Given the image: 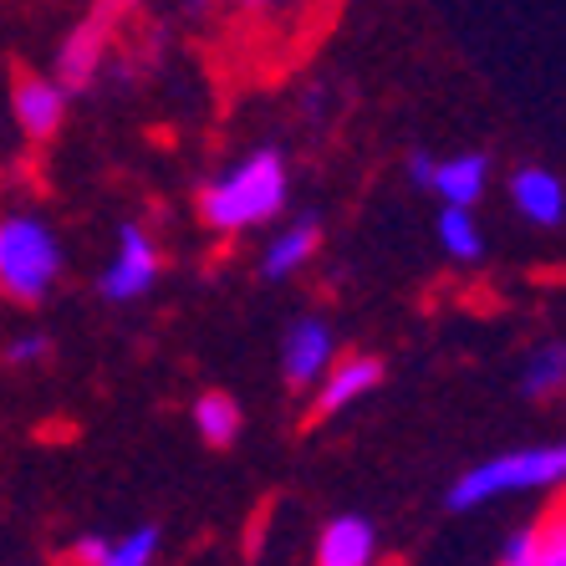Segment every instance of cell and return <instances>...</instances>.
Returning <instances> with one entry per match:
<instances>
[{
  "instance_id": "obj_21",
  "label": "cell",
  "mask_w": 566,
  "mask_h": 566,
  "mask_svg": "<svg viewBox=\"0 0 566 566\" xmlns=\"http://www.w3.org/2000/svg\"><path fill=\"white\" fill-rule=\"evenodd\" d=\"M434 169H439V158H429V154L409 158V179L413 185H423V189H434Z\"/></svg>"
},
{
  "instance_id": "obj_12",
  "label": "cell",
  "mask_w": 566,
  "mask_h": 566,
  "mask_svg": "<svg viewBox=\"0 0 566 566\" xmlns=\"http://www.w3.org/2000/svg\"><path fill=\"white\" fill-rule=\"evenodd\" d=\"M316 240H322V224H316V214H302V220H291V230L271 235V245H265V255H261V271H265L271 281L291 276V271H302V265L312 261Z\"/></svg>"
},
{
  "instance_id": "obj_20",
  "label": "cell",
  "mask_w": 566,
  "mask_h": 566,
  "mask_svg": "<svg viewBox=\"0 0 566 566\" xmlns=\"http://www.w3.org/2000/svg\"><path fill=\"white\" fill-rule=\"evenodd\" d=\"M103 552H107L103 536H77V541H72V552H66V562H72V566H97V562H103Z\"/></svg>"
},
{
  "instance_id": "obj_17",
  "label": "cell",
  "mask_w": 566,
  "mask_h": 566,
  "mask_svg": "<svg viewBox=\"0 0 566 566\" xmlns=\"http://www.w3.org/2000/svg\"><path fill=\"white\" fill-rule=\"evenodd\" d=\"M536 566H566V495L536 521Z\"/></svg>"
},
{
  "instance_id": "obj_2",
  "label": "cell",
  "mask_w": 566,
  "mask_h": 566,
  "mask_svg": "<svg viewBox=\"0 0 566 566\" xmlns=\"http://www.w3.org/2000/svg\"><path fill=\"white\" fill-rule=\"evenodd\" d=\"M556 485H566V444L511 449V454H495V460L464 470L449 485L444 505L449 511H474V505L501 501V495H526V490H556Z\"/></svg>"
},
{
  "instance_id": "obj_14",
  "label": "cell",
  "mask_w": 566,
  "mask_h": 566,
  "mask_svg": "<svg viewBox=\"0 0 566 566\" xmlns=\"http://www.w3.org/2000/svg\"><path fill=\"white\" fill-rule=\"evenodd\" d=\"M521 394L526 398H546V394H566V343H552L531 353L526 373H521Z\"/></svg>"
},
{
  "instance_id": "obj_23",
  "label": "cell",
  "mask_w": 566,
  "mask_h": 566,
  "mask_svg": "<svg viewBox=\"0 0 566 566\" xmlns=\"http://www.w3.org/2000/svg\"><path fill=\"white\" fill-rule=\"evenodd\" d=\"M245 6H261V0H245Z\"/></svg>"
},
{
  "instance_id": "obj_1",
  "label": "cell",
  "mask_w": 566,
  "mask_h": 566,
  "mask_svg": "<svg viewBox=\"0 0 566 566\" xmlns=\"http://www.w3.org/2000/svg\"><path fill=\"white\" fill-rule=\"evenodd\" d=\"M286 210V158L276 148H255L220 179L199 189V214L214 230H255Z\"/></svg>"
},
{
  "instance_id": "obj_11",
  "label": "cell",
  "mask_w": 566,
  "mask_h": 566,
  "mask_svg": "<svg viewBox=\"0 0 566 566\" xmlns=\"http://www.w3.org/2000/svg\"><path fill=\"white\" fill-rule=\"evenodd\" d=\"M490 185V158L485 154H454L434 169V195L444 199V210H470Z\"/></svg>"
},
{
  "instance_id": "obj_5",
  "label": "cell",
  "mask_w": 566,
  "mask_h": 566,
  "mask_svg": "<svg viewBox=\"0 0 566 566\" xmlns=\"http://www.w3.org/2000/svg\"><path fill=\"white\" fill-rule=\"evenodd\" d=\"M113 15H118V0H103L93 21H82V27L62 41V52H56V87H62V93H82V87L97 77Z\"/></svg>"
},
{
  "instance_id": "obj_4",
  "label": "cell",
  "mask_w": 566,
  "mask_h": 566,
  "mask_svg": "<svg viewBox=\"0 0 566 566\" xmlns=\"http://www.w3.org/2000/svg\"><path fill=\"white\" fill-rule=\"evenodd\" d=\"M154 281H158L154 240H148L138 224H123L118 230V255H113V265L97 276V291H103L107 302H138Z\"/></svg>"
},
{
  "instance_id": "obj_13",
  "label": "cell",
  "mask_w": 566,
  "mask_h": 566,
  "mask_svg": "<svg viewBox=\"0 0 566 566\" xmlns=\"http://www.w3.org/2000/svg\"><path fill=\"white\" fill-rule=\"evenodd\" d=\"M195 429L205 444L224 449V444H235L240 434V403L230 394H199L195 398Z\"/></svg>"
},
{
  "instance_id": "obj_10",
  "label": "cell",
  "mask_w": 566,
  "mask_h": 566,
  "mask_svg": "<svg viewBox=\"0 0 566 566\" xmlns=\"http://www.w3.org/2000/svg\"><path fill=\"white\" fill-rule=\"evenodd\" d=\"M511 199L531 224H546V230H552V224L566 220V185L552 169H515L511 174Z\"/></svg>"
},
{
  "instance_id": "obj_19",
  "label": "cell",
  "mask_w": 566,
  "mask_h": 566,
  "mask_svg": "<svg viewBox=\"0 0 566 566\" xmlns=\"http://www.w3.org/2000/svg\"><path fill=\"white\" fill-rule=\"evenodd\" d=\"M46 353H52V337H46V332H27V337H15V343L6 347L11 363H36V357H46Z\"/></svg>"
},
{
  "instance_id": "obj_22",
  "label": "cell",
  "mask_w": 566,
  "mask_h": 566,
  "mask_svg": "<svg viewBox=\"0 0 566 566\" xmlns=\"http://www.w3.org/2000/svg\"><path fill=\"white\" fill-rule=\"evenodd\" d=\"M189 6H205V0H189Z\"/></svg>"
},
{
  "instance_id": "obj_7",
  "label": "cell",
  "mask_w": 566,
  "mask_h": 566,
  "mask_svg": "<svg viewBox=\"0 0 566 566\" xmlns=\"http://www.w3.org/2000/svg\"><path fill=\"white\" fill-rule=\"evenodd\" d=\"M378 382H382V357H368V353L343 357V363H332L327 378H322V394H316L312 413L316 419H332V413L353 409L357 398H368Z\"/></svg>"
},
{
  "instance_id": "obj_6",
  "label": "cell",
  "mask_w": 566,
  "mask_h": 566,
  "mask_svg": "<svg viewBox=\"0 0 566 566\" xmlns=\"http://www.w3.org/2000/svg\"><path fill=\"white\" fill-rule=\"evenodd\" d=\"M332 353H337V337H332L327 322H322V316H302V322L286 332V343H281V373H286V382H296V388L316 382V378H327Z\"/></svg>"
},
{
  "instance_id": "obj_15",
  "label": "cell",
  "mask_w": 566,
  "mask_h": 566,
  "mask_svg": "<svg viewBox=\"0 0 566 566\" xmlns=\"http://www.w3.org/2000/svg\"><path fill=\"white\" fill-rule=\"evenodd\" d=\"M439 245H444L454 261H480L485 240H480V224L470 220V210H444L439 214Z\"/></svg>"
},
{
  "instance_id": "obj_18",
  "label": "cell",
  "mask_w": 566,
  "mask_h": 566,
  "mask_svg": "<svg viewBox=\"0 0 566 566\" xmlns=\"http://www.w3.org/2000/svg\"><path fill=\"white\" fill-rule=\"evenodd\" d=\"M495 566H536V526H521L505 536L501 546V562Z\"/></svg>"
},
{
  "instance_id": "obj_8",
  "label": "cell",
  "mask_w": 566,
  "mask_h": 566,
  "mask_svg": "<svg viewBox=\"0 0 566 566\" xmlns=\"http://www.w3.org/2000/svg\"><path fill=\"white\" fill-rule=\"evenodd\" d=\"M378 562V531L368 515H337L316 536V566H373Z\"/></svg>"
},
{
  "instance_id": "obj_9",
  "label": "cell",
  "mask_w": 566,
  "mask_h": 566,
  "mask_svg": "<svg viewBox=\"0 0 566 566\" xmlns=\"http://www.w3.org/2000/svg\"><path fill=\"white\" fill-rule=\"evenodd\" d=\"M11 103H15V123H21L27 138H52V133L62 128L66 93L56 87L52 77H31V72H21V77H15Z\"/></svg>"
},
{
  "instance_id": "obj_16",
  "label": "cell",
  "mask_w": 566,
  "mask_h": 566,
  "mask_svg": "<svg viewBox=\"0 0 566 566\" xmlns=\"http://www.w3.org/2000/svg\"><path fill=\"white\" fill-rule=\"evenodd\" d=\"M158 526H133L128 536H118V541H107V552H103V562L97 566H154V556H158Z\"/></svg>"
},
{
  "instance_id": "obj_3",
  "label": "cell",
  "mask_w": 566,
  "mask_h": 566,
  "mask_svg": "<svg viewBox=\"0 0 566 566\" xmlns=\"http://www.w3.org/2000/svg\"><path fill=\"white\" fill-rule=\"evenodd\" d=\"M62 276V245L52 224L31 214H6L0 220V291L11 302H41Z\"/></svg>"
}]
</instances>
